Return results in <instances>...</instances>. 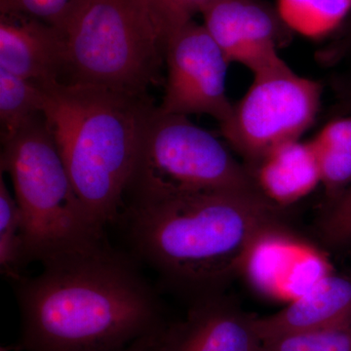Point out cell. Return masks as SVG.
I'll return each mask as SVG.
<instances>
[{"label": "cell", "mask_w": 351, "mask_h": 351, "mask_svg": "<svg viewBox=\"0 0 351 351\" xmlns=\"http://www.w3.org/2000/svg\"><path fill=\"white\" fill-rule=\"evenodd\" d=\"M15 284L25 351H117L165 326L131 258L110 246L43 265Z\"/></svg>", "instance_id": "obj_1"}, {"label": "cell", "mask_w": 351, "mask_h": 351, "mask_svg": "<svg viewBox=\"0 0 351 351\" xmlns=\"http://www.w3.org/2000/svg\"><path fill=\"white\" fill-rule=\"evenodd\" d=\"M134 253L167 282L217 292L279 226L278 207L261 193L182 191L127 205Z\"/></svg>", "instance_id": "obj_2"}, {"label": "cell", "mask_w": 351, "mask_h": 351, "mask_svg": "<svg viewBox=\"0 0 351 351\" xmlns=\"http://www.w3.org/2000/svg\"><path fill=\"white\" fill-rule=\"evenodd\" d=\"M43 89V115L76 195L105 228L124 211L143 134L156 107L149 97L82 83Z\"/></svg>", "instance_id": "obj_3"}, {"label": "cell", "mask_w": 351, "mask_h": 351, "mask_svg": "<svg viewBox=\"0 0 351 351\" xmlns=\"http://www.w3.org/2000/svg\"><path fill=\"white\" fill-rule=\"evenodd\" d=\"M0 166L22 213L27 263L46 265L108 245L105 228L76 195L44 115L2 143Z\"/></svg>", "instance_id": "obj_4"}, {"label": "cell", "mask_w": 351, "mask_h": 351, "mask_svg": "<svg viewBox=\"0 0 351 351\" xmlns=\"http://www.w3.org/2000/svg\"><path fill=\"white\" fill-rule=\"evenodd\" d=\"M66 83L147 97L165 44L144 0H82L66 34Z\"/></svg>", "instance_id": "obj_5"}, {"label": "cell", "mask_w": 351, "mask_h": 351, "mask_svg": "<svg viewBox=\"0 0 351 351\" xmlns=\"http://www.w3.org/2000/svg\"><path fill=\"white\" fill-rule=\"evenodd\" d=\"M218 191L261 193L248 167L213 134L186 115L154 108L143 134L127 205L182 191Z\"/></svg>", "instance_id": "obj_6"}, {"label": "cell", "mask_w": 351, "mask_h": 351, "mask_svg": "<svg viewBox=\"0 0 351 351\" xmlns=\"http://www.w3.org/2000/svg\"><path fill=\"white\" fill-rule=\"evenodd\" d=\"M253 75L251 86L219 125L226 144L247 167L276 145L301 138L315 121L322 98L320 83L298 75L285 61Z\"/></svg>", "instance_id": "obj_7"}, {"label": "cell", "mask_w": 351, "mask_h": 351, "mask_svg": "<svg viewBox=\"0 0 351 351\" xmlns=\"http://www.w3.org/2000/svg\"><path fill=\"white\" fill-rule=\"evenodd\" d=\"M167 75L162 103L169 114H207L219 125L230 117L233 104L226 93L230 62L204 25L191 21L165 45Z\"/></svg>", "instance_id": "obj_8"}, {"label": "cell", "mask_w": 351, "mask_h": 351, "mask_svg": "<svg viewBox=\"0 0 351 351\" xmlns=\"http://www.w3.org/2000/svg\"><path fill=\"white\" fill-rule=\"evenodd\" d=\"M203 25L230 64L253 75L282 63L279 49L291 32L276 8L261 0H215L203 9Z\"/></svg>", "instance_id": "obj_9"}, {"label": "cell", "mask_w": 351, "mask_h": 351, "mask_svg": "<svg viewBox=\"0 0 351 351\" xmlns=\"http://www.w3.org/2000/svg\"><path fill=\"white\" fill-rule=\"evenodd\" d=\"M255 320L218 292L199 295L184 319L166 323L154 351H258Z\"/></svg>", "instance_id": "obj_10"}, {"label": "cell", "mask_w": 351, "mask_h": 351, "mask_svg": "<svg viewBox=\"0 0 351 351\" xmlns=\"http://www.w3.org/2000/svg\"><path fill=\"white\" fill-rule=\"evenodd\" d=\"M0 68L40 88L64 82L66 36L31 16L0 12Z\"/></svg>", "instance_id": "obj_11"}, {"label": "cell", "mask_w": 351, "mask_h": 351, "mask_svg": "<svg viewBox=\"0 0 351 351\" xmlns=\"http://www.w3.org/2000/svg\"><path fill=\"white\" fill-rule=\"evenodd\" d=\"M351 321V277L324 276L301 297L265 317H256L261 341Z\"/></svg>", "instance_id": "obj_12"}, {"label": "cell", "mask_w": 351, "mask_h": 351, "mask_svg": "<svg viewBox=\"0 0 351 351\" xmlns=\"http://www.w3.org/2000/svg\"><path fill=\"white\" fill-rule=\"evenodd\" d=\"M260 193L277 207L292 204L322 184L317 154L311 141H288L249 166Z\"/></svg>", "instance_id": "obj_13"}, {"label": "cell", "mask_w": 351, "mask_h": 351, "mask_svg": "<svg viewBox=\"0 0 351 351\" xmlns=\"http://www.w3.org/2000/svg\"><path fill=\"white\" fill-rule=\"evenodd\" d=\"M327 195L337 197L351 184V115L328 122L313 138Z\"/></svg>", "instance_id": "obj_14"}, {"label": "cell", "mask_w": 351, "mask_h": 351, "mask_svg": "<svg viewBox=\"0 0 351 351\" xmlns=\"http://www.w3.org/2000/svg\"><path fill=\"white\" fill-rule=\"evenodd\" d=\"M276 9L289 31L320 39L343 24L351 12V0H276Z\"/></svg>", "instance_id": "obj_15"}, {"label": "cell", "mask_w": 351, "mask_h": 351, "mask_svg": "<svg viewBox=\"0 0 351 351\" xmlns=\"http://www.w3.org/2000/svg\"><path fill=\"white\" fill-rule=\"evenodd\" d=\"M43 88L0 68V126L1 143L43 117Z\"/></svg>", "instance_id": "obj_16"}, {"label": "cell", "mask_w": 351, "mask_h": 351, "mask_svg": "<svg viewBox=\"0 0 351 351\" xmlns=\"http://www.w3.org/2000/svg\"><path fill=\"white\" fill-rule=\"evenodd\" d=\"M25 258L23 217L15 196L11 195L0 176V267L13 282L22 278Z\"/></svg>", "instance_id": "obj_17"}, {"label": "cell", "mask_w": 351, "mask_h": 351, "mask_svg": "<svg viewBox=\"0 0 351 351\" xmlns=\"http://www.w3.org/2000/svg\"><path fill=\"white\" fill-rule=\"evenodd\" d=\"M258 351H351V321L267 339Z\"/></svg>", "instance_id": "obj_18"}, {"label": "cell", "mask_w": 351, "mask_h": 351, "mask_svg": "<svg viewBox=\"0 0 351 351\" xmlns=\"http://www.w3.org/2000/svg\"><path fill=\"white\" fill-rule=\"evenodd\" d=\"M82 0H0V12L31 16L66 34Z\"/></svg>", "instance_id": "obj_19"}, {"label": "cell", "mask_w": 351, "mask_h": 351, "mask_svg": "<svg viewBox=\"0 0 351 351\" xmlns=\"http://www.w3.org/2000/svg\"><path fill=\"white\" fill-rule=\"evenodd\" d=\"M164 44L215 0H144Z\"/></svg>", "instance_id": "obj_20"}, {"label": "cell", "mask_w": 351, "mask_h": 351, "mask_svg": "<svg viewBox=\"0 0 351 351\" xmlns=\"http://www.w3.org/2000/svg\"><path fill=\"white\" fill-rule=\"evenodd\" d=\"M321 234L331 245L351 239V184L334 200L321 223Z\"/></svg>", "instance_id": "obj_21"}, {"label": "cell", "mask_w": 351, "mask_h": 351, "mask_svg": "<svg viewBox=\"0 0 351 351\" xmlns=\"http://www.w3.org/2000/svg\"><path fill=\"white\" fill-rule=\"evenodd\" d=\"M160 330L154 332V334L149 335V336H145L144 338L138 339L137 341H134L133 343H131V345L127 346L125 348H122V350L117 351H154L156 350L157 337H158Z\"/></svg>", "instance_id": "obj_22"}]
</instances>
